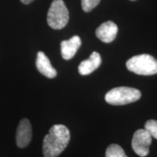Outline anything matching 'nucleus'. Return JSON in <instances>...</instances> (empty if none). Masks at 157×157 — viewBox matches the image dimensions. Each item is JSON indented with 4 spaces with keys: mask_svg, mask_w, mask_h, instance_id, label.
<instances>
[{
    "mask_svg": "<svg viewBox=\"0 0 157 157\" xmlns=\"http://www.w3.org/2000/svg\"><path fill=\"white\" fill-rule=\"evenodd\" d=\"M141 97V93L135 88L127 87H116L108 92L105 100L113 105H123L134 103Z\"/></svg>",
    "mask_w": 157,
    "mask_h": 157,
    "instance_id": "3",
    "label": "nucleus"
},
{
    "mask_svg": "<svg viewBox=\"0 0 157 157\" xmlns=\"http://www.w3.org/2000/svg\"><path fill=\"white\" fill-rule=\"evenodd\" d=\"M69 129L63 124L53 125L43 140L44 157H58L67 147L70 141Z\"/></svg>",
    "mask_w": 157,
    "mask_h": 157,
    "instance_id": "1",
    "label": "nucleus"
},
{
    "mask_svg": "<svg viewBox=\"0 0 157 157\" xmlns=\"http://www.w3.org/2000/svg\"><path fill=\"white\" fill-rule=\"evenodd\" d=\"M118 27L113 21H107L96 29L95 34L100 40L105 43L112 42L117 36Z\"/></svg>",
    "mask_w": 157,
    "mask_h": 157,
    "instance_id": "7",
    "label": "nucleus"
},
{
    "mask_svg": "<svg viewBox=\"0 0 157 157\" xmlns=\"http://www.w3.org/2000/svg\"><path fill=\"white\" fill-rule=\"evenodd\" d=\"M100 2L101 0H82V10L86 13H88L97 7Z\"/></svg>",
    "mask_w": 157,
    "mask_h": 157,
    "instance_id": "13",
    "label": "nucleus"
},
{
    "mask_svg": "<svg viewBox=\"0 0 157 157\" xmlns=\"http://www.w3.org/2000/svg\"><path fill=\"white\" fill-rule=\"evenodd\" d=\"M101 57L97 52H93L87 60H83L78 66V72L81 75H89L100 67Z\"/></svg>",
    "mask_w": 157,
    "mask_h": 157,
    "instance_id": "10",
    "label": "nucleus"
},
{
    "mask_svg": "<svg viewBox=\"0 0 157 157\" xmlns=\"http://www.w3.org/2000/svg\"><path fill=\"white\" fill-rule=\"evenodd\" d=\"M36 66L39 71L46 77L52 78L57 76L56 70L52 67L49 58L41 51L37 53Z\"/></svg>",
    "mask_w": 157,
    "mask_h": 157,
    "instance_id": "9",
    "label": "nucleus"
},
{
    "mask_svg": "<svg viewBox=\"0 0 157 157\" xmlns=\"http://www.w3.org/2000/svg\"><path fill=\"white\" fill-rule=\"evenodd\" d=\"M129 71L143 76L157 74V60L148 54L135 56L129 59L126 63Z\"/></svg>",
    "mask_w": 157,
    "mask_h": 157,
    "instance_id": "2",
    "label": "nucleus"
},
{
    "mask_svg": "<svg viewBox=\"0 0 157 157\" xmlns=\"http://www.w3.org/2000/svg\"><path fill=\"white\" fill-rule=\"evenodd\" d=\"M69 20L68 10L63 0H54L48 13V25L52 29L59 30L64 28Z\"/></svg>",
    "mask_w": 157,
    "mask_h": 157,
    "instance_id": "4",
    "label": "nucleus"
},
{
    "mask_svg": "<svg viewBox=\"0 0 157 157\" xmlns=\"http://www.w3.org/2000/svg\"><path fill=\"white\" fill-rule=\"evenodd\" d=\"M33 1H34V0H21V2L25 4V5H29V4L32 2Z\"/></svg>",
    "mask_w": 157,
    "mask_h": 157,
    "instance_id": "14",
    "label": "nucleus"
},
{
    "mask_svg": "<svg viewBox=\"0 0 157 157\" xmlns=\"http://www.w3.org/2000/svg\"><path fill=\"white\" fill-rule=\"evenodd\" d=\"M145 129L148 131L151 137L157 139V121L153 119L147 121L145 124Z\"/></svg>",
    "mask_w": 157,
    "mask_h": 157,
    "instance_id": "12",
    "label": "nucleus"
},
{
    "mask_svg": "<svg viewBox=\"0 0 157 157\" xmlns=\"http://www.w3.org/2000/svg\"><path fill=\"white\" fill-rule=\"evenodd\" d=\"M130 1H135V0H130Z\"/></svg>",
    "mask_w": 157,
    "mask_h": 157,
    "instance_id": "15",
    "label": "nucleus"
},
{
    "mask_svg": "<svg viewBox=\"0 0 157 157\" xmlns=\"http://www.w3.org/2000/svg\"><path fill=\"white\" fill-rule=\"evenodd\" d=\"M82 40L78 36H74L68 40L63 41L60 44V52L63 58L70 60L75 56L80 46Z\"/></svg>",
    "mask_w": 157,
    "mask_h": 157,
    "instance_id": "8",
    "label": "nucleus"
},
{
    "mask_svg": "<svg viewBox=\"0 0 157 157\" xmlns=\"http://www.w3.org/2000/svg\"><path fill=\"white\" fill-rule=\"evenodd\" d=\"M32 138L31 124L27 119H23L20 121L16 132V144L19 148H25L30 143Z\"/></svg>",
    "mask_w": 157,
    "mask_h": 157,
    "instance_id": "6",
    "label": "nucleus"
},
{
    "mask_svg": "<svg viewBox=\"0 0 157 157\" xmlns=\"http://www.w3.org/2000/svg\"><path fill=\"white\" fill-rule=\"evenodd\" d=\"M152 142V137L146 129H137L133 135L132 147L134 151L141 157L149 154V147Z\"/></svg>",
    "mask_w": 157,
    "mask_h": 157,
    "instance_id": "5",
    "label": "nucleus"
},
{
    "mask_svg": "<svg viewBox=\"0 0 157 157\" xmlns=\"http://www.w3.org/2000/svg\"><path fill=\"white\" fill-rule=\"evenodd\" d=\"M105 157H127V156L120 146L111 144L106 149Z\"/></svg>",
    "mask_w": 157,
    "mask_h": 157,
    "instance_id": "11",
    "label": "nucleus"
}]
</instances>
